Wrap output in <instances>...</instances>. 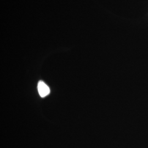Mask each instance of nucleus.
<instances>
[{"mask_svg": "<svg viewBox=\"0 0 148 148\" xmlns=\"http://www.w3.org/2000/svg\"><path fill=\"white\" fill-rule=\"evenodd\" d=\"M37 89L39 95L41 97H45L50 93V89L47 85L42 81H40L37 85Z\"/></svg>", "mask_w": 148, "mask_h": 148, "instance_id": "f257e3e1", "label": "nucleus"}]
</instances>
